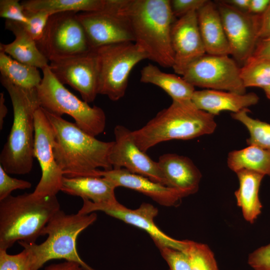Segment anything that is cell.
<instances>
[{
  "label": "cell",
  "mask_w": 270,
  "mask_h": 270,
  "mask_svg": "<svg viewBox=\"0 0 270 270\" xmlns=\"http://www.w3.org/2000/svg\"><path fill=\"white\" fill-rule=\"evenodd\" d=\"M43 110L54 131V156L64 176L101 177L100 170L113 168L110 154L114 141L100 140L75 123Z\"/></svg>",
  "instance_id": "1"
},
{
  "label": "cell",
  "mask_w": 270,
  "mask_h": 270,
  "mask_svg": "<svg viewBox=\"0 0 270 270\" xmlns=\"http://www.w3.org/2000/svg\"><path fill=\"white\" fill-rule=\"evenodd\" d=\"M119 12L127 20L134 42L148 59L164 68L172 67L171 30L175 22L169 0H120Z\"/></svg>",
  "instance_id": "2"
},
{
  "label": "cell",
  "mask_w": 270,
  "mask_h": 270,
  "mask_svg": "<svg viewBox=\"0 0 270 270\" xmlns=\"http://www.w3.org/2000/svg\"><path fill=\"white\" fill-rule=\"evenodd\" d=\"M10 96L13 122L0 154V165L8 174H26L32 170L34 158V114L40 106L36 88L17 86L0 76Z\"/></svg>",
  "instance_id": "3"
},
{
  "label": "cell",
  "mask_w": 270,
  "mask_h": 270,
  "mask_svg": "<svg viewBox=\"0 0 270 270\" xmlns=\"http://www.w3.org/2000/svg\"><path fill=\"white\" fill-rule=\"evenodd\" d=\"M214 116L198 108L192 100L172 101L142 128L132 131L134 140L144 152L161 142L188 140L212 134Z\"/></svg>",
  "instance_id": "4"
},
{
  "label": "cell",
  "mask_w": 270,
  "mask_h": 270,
  "mask_svg": "<svg viewBox=\"0 0 270 270\" xmlns=\"http://www.w3.org/2000/svg\"><path fill=\"white\" fill-rule=\"evenodd\" d=\"M60 210L56 196L24 193L0 200V250H7L20 240L35 243Z\"/></svg>",
  "instance_id": "5"
},
{
  "label": "cell",
  "mask_w": 270,
  "mask_h": 270,
  "mask_svg": "<svg viewBox=\"0 0 270 270\" xmlns=\"http://www.w3.org/2000/svg\"><path fill=\"white\" fill-rule=\"evenodd\" d=\"M97 219L96 213L87 214H66L60 210L44 227L42 236L48 234L40 244L18 241L31 253L30 270H38L47 262L64 259L80 264L84 270H96L86 263L80 256L76 248V240L79 234Z\"/></svg>",
  "instance_id": "6"
},
{
  "label": "cell",
  "mask_w": 270,
  "mask_h": 270,
  "mask_svg": "<svg viewBox=\"0 0 270 270\" xmlns=\"http://www.w3.org/2000/svg\"><path fill=\"white\" fill-rule=\"evenodd\" d=\"M42 71V80L36 88L40 106L58 116H72L80 129L92 136L103 132L106 124L104 110L98 106H90L69 91L55 77L49 65Z\"/></svg>",
  "instance_id": "7"
},
{
  "label": "cell",
  "mask_w": 270,
  "mask_h": 270,
  "mask_svg": "<svg viewBox=\"0 0 270 270\" xmlns=\"http://www.w3.org/2000/svg\"><path fill=\"white\" fill-rule=\"evenodd\" d=\"M95 50L98 60V94L117 101L126 94L134 67L148 56L132 42L106 45Z\"/></svg>",
  "instance_id": "8"
},
{
  "label": "cell",
  "mask_w": 270,
  "mask_h": 270,
  "mask_svg": "<svg viewBox=\"0 0 270 270\" xmlns=\"http://www.w3.org/2000/svg\"><path fill=\"white\" fill-rule=\"evenodd\" d=\"M36 42L38 50L50 62L79 56L93 50L76 12L51 15L42 36Z\"/></svg>",
  "instance_id": "9"
},
{
  "label": "cell",
  "mask_w": 270,
  "mask_h": 270,
  "mask_svg": "<svg viewBox=\"0 0 270 270\" xmlns=\"http://www.w3.org/2000/svg\"><path fill=\"white\" fill-rule=\"evenodd\" d=\"M240 68L228 55L206 54L190 64L182 77L194 86L244 94Z\"/></svg>",
  "instance_id": "10"
},
{
  "label": "cell",
  "mask_w": 270,
  "mask_h": 270,
  "mask_svg": "<svg viewBox=\"0 0 270 270\" xmlns=\"http://www.w3.org/2000/svg\"><path fill=\"white\" fill-rule=\"evenodd\" d=\"M96 211L104 212L110 216L143 230L150 235L158 248L168 247L182 252L185 248L186 240L172 238L156 224L154 220L158 214V210L150 204L142 203L139 208L132 210L126 207L118 200L108 203H94L84 199L78 213L87 214Z\"/></svg>",
  "instance_id": "11"
},
{
  "label": "cell",
  "mask_w": 270,
  "mask_h": 270,
  "mask_svg": "<svg viewBox=\"0 0 270 270\" xmlns=\"http://www.w3.org/2000/svg\"><path fill=\"white\" fill-rule=\"evenodd\" d=\"M120 0H106L104 9L83 12L78 17L92 50L116 43L134 42L130 26L118 12Z\"/></svg>",
  "instance_id": "12"
},
{
  "label": "cell",
  "mask_w": 270,
  "mask_h": 270,
  "mask_svg": "<svg viewBox=\"0 0 270 270\" xmlns=\"http://www.w3.org/2000/svg\"><path fill=\"white\" fill-rule=\"evenodd\" d=\"M34 123V154L40 165L42 176L32 193L40 196H56L64 176L54 156V131L41 107L35 112Z\"/></svg>",
  "instance_id": "13"
},
{
  "label": "cell",
  "mask_w": 270,
  "mask_h": 270,
  "mask_svg": "<svg viewBox=\"0 0 270 270\" xmlns=\"http://www.w3.org/2000/svg\"><path fill=\"white\" fill-rule=\"evenodd\" d=\"M219 10L230 55L242 65L252 54L258 40L260 14L240 10L224 0L216 2Z\"/></svg>",
  "instance_id": "14"
},
{
  "label": "cell",
  "mask_w": 270,
  "mask_h": 270,
  "mask_svg": "<svg viewBox=\"0 0 270 270\" xmlns=\"http://www.w3.org/2000/svg\"><path fill=\"white\" fill-rule=\"evenodd\" d=\"M49 68L62 84L78 91L82 100L93 102L98 94V60L96 50L86 54L51 62Z\"/></svg>",
  "instance_id": "15"
},
{
  "label": "cell",
  "mask_w": 270,
  "mask_h": 270,
  "mask_svg": "<svg viewBox=\"0 0 270 270\" xmlns=\"http://www.w3.org/2000/svg\"><path fill=\"white\" fill-rule=\"evenodd\" d=\"M114 132L115 140L110 154L112 168H123L166 186L158 162L154 161L138 146L132 130L124 126L117 125Z\"/></svg>",
  "instance_id": "16"
},
{
  "label": "cell",
  "mask_w": 270,
  "mask_h": 270,
  "mask_svg": "<svg viewBox=\"0 0 270 270\" xmlns=\"http://www.w3.org/2000/svg\"><path fill=\"white\" fill-rule=\"evenodd\" d=\"M171 44L174 56L172 68L180 75L183 74L190 64L206 54L196 11L175 20L171 30Z\"/></svg>",
  "instance_id": "17"
},
{
  "label": "cell",
  "mask_w": 270,
  "mask_h": 270,
  "mask_svg": "<svg viewBox=\"0 0 270 270\" xmlns=\"http://www.w3.org/2000/svg\"><path fill=\"white\" fill-rule=\"evenodd\" d=\"M100 176L110 180L116 188L122 186L134 190L150 197L161 206H176L184 198L172 188L123 168L102 170Z\"/></svg>",
  "instance_id": "18"
},
{
  "label": "cell",
  "mask_w": 270,
  "mask_h": 270,
  "mask_svg": "<svg viewBox=\"0 0 270 270\" xmlns=\"http://www.w3.org/2000/svg\"><path fill=\"white\" fill-rule=\"evenodd\" d=\"M157 162L166 186L177 190L184 197L198 191L202 175L191 159L168 153L160 156Z\"/></svg>",
  "instance_id": "19"
},
{
  "label": "cell",
  "mask_w": 270,
  "mask_h": 270,
  "mask_svg": "<svg viewBox=\"0 0 270 270\" xmlns=\"http://www.w3.org/2000/svg\"><path fill=\"white\" fill-rule=\"evenodd\" d=\"M191 100L198 108L215 116L222 111L236 113L248 108L258 102L259 97L254 92L240 94L205 89L195 90Z\"/></svg>",
  "instance_id": "20"
},
{
  "label": "cell",
  "mask_w": 270,
  "mask_h": 270,
  "mask_svg": "<svg viewBox=\"0 0 270 270\" xmlns=\"http://www.w3.org/2000/svg\"><path fill=\"white\" fill-rule=\"evenodd\" d=\"M198 26L206 54L230 55V50L216 2L207 0L197 11Z\"/></svg>",
  "instance_id": "21"
},
{
  "label": "cell",
  "mask_w": 270,
  "mask_h": 270,
  "mask_svg": "<svg viewBox=\"0 0 270 270\" xmlns=\"http://www.w3.org/2000/svg\"><path fill=\"white\" fill-rule=\"evenodd\" d=\"M5 27L15 39L10 44H0V51L22 63L43 69L49 64L48 60L38 50L36 42L24 30L22 24L6 20Z\"/></svg>",
  "instance_id": "22"
},
{
  "label": "cell",
  "mask_w": 270,
  "mask_h": 270,
  "mask_svg": "<svg viewBox=\"0 0 270 270\" xmlns=\"http://www.w3.org/2000/svg\"><path fill=\"white\" fill-rule=\"evenodd\" d=\"M115 186L104 177L64 176L60 190L70 195L80 196L94 203L115 202Z\"/></svg>",
  "instance_id": "23"
},
{
  "label": "cell",
  "mask_w": 270,
  "mask_h": 270,
  "mask_svg": "<svg viewBox=\"0 0 270 270\" xmlns=\"http://www.w3.org/2000/svg\"><path fill=\"white\" fill-rule=\"evenodd\" d=\"M236 173L239 184L234 192L237 206L240 208L244 220L253 224L260 214L262 208L259 190L264 176L246 170Z\"/></svg>",
  "instance_id": "24"
},
{
  "label": "cell",
  "mask_w": 270,
  "mask_h": 270,
  "mask_svg": "<svg viewBox=\"0 0 270 270\" xmlns=\"http://www.w3.org/2000/svg\"><path fill=\"white\" fill-rule=\"evenodd\" d=\"M142 82L156 85L164 90L172 101L191 100L196 90L194 86L182 77L161 71L156 66L149 64L140 72Z\"/></svg>",
  "instance_id": "25"
},
{
  "label": "cell",
  "mask_w": 270,
  "mask_h": 270,
  "mask_svg": "<svg viewBox=\"0 0 270 270\" xmlns=\"http://www.w3.org/2000/svg\"><path fill=\"white\" fill-rule=\"evenodd\" d=\"M227 164L234 172L246 170L270 176V151L250 145L242 149L230 152Z\"/></svg>",
  "instance_id": "26"
},
{
  "label": "cell",
  "mask_w": 270,
  "mask_h": 270,
  "mask_svg": "<svg viewBox=\"0 0 270 270\" xmlns=\"http://www.w3.org/2000/svg\"><path fill=\"white\" fill-rule=\"evenodd\" d=\"M38 68L19 62L0 51L1 76L17 86L26 89L36 88L42 80Z\"/></svg>",
  "instance_id": "27"
},
{
  "label": "cell",
  "mask_w": 270,
  "mask_h": 270,
  "mask_svg": "<svg viewBox=\"0 0 270 270\" xmlns=\"http://www.w3.org/2000/svg\"><path fill=\"white\" fill-rule=\"evenodd\" d=\"M106 0H28L21 4L25 10L46 11L54 14L63 12H92L105 7Z\"/></svg>",
  "instance_id": "28"
},
{
  "label": "cell",
  "mask_w": 270,
  "mask_h": 270,
  "mask_svg": "<svg viewBox=\"0 0 270 270\" xmlns=\"http://www.w3.org/2000/svg\"><path fill=\"white\" fill-rule=\"evenodd\" d=\"M248 108L232 113V117L240 122L248 130V146L254 145L270 151V124L250 117Z\"/></svg>",
  "instance_id": "29"
},
{
  "label": "cell",
  "mask_w": 270,
  "mask_h": 270,
  "mask_svg": "<svg viewBox=\"0 0 270 270\" xmlns=\"http://www.w3.org/2000/svg\"><path fill=\"white\" fill-rule=\"evenodd\" d=\"M240 76L246 88L264 89L270 85V60L250 57L240 67Z\"/></svg>",
  "instance_id": "30"
},
{
  "label": "cell",
  "mask_w": 270,
  "mask_h": 270,
  "mask_svg": "<svg viewBox=\"0 0 270 270\" xmlns=\"http://www.w3.org/2000/svg\"><path fill=\"white\" fill-rule=\"evenodd\" d=\"M191 270H220L214 254L206 244L186 240L183 251Z\"/></svg>",
  "instance_id": "31"
},
{
  "label": "cell",
  "mask_w": 270,
  "mask_h": 270,
  "mask_svg": "<svg viewBox=\"0 0 270 270\" xmlns=\"http://www.w3.org/2000/svg\"><path fill=\"white\" fill-rule=\"evenodd\" d=\"M31 260V253L26 248L16 254L0 250V270H30Z\"/></svg>",
  "instance_id": "32"
},
{
  "label": "cell",
  "mask_w": 270,
  "mask_h": 270,
  "mask_svg": "<svg viewBox=\"0 0 270 270\" xmlns=\"http://www.w3.org/2000/svg\"><path fill=\"white\" fill-rule=\"evenodd\" d=\"M27 17V24L22 25L27 33L36 41L39 40L42 36L49 18L52 14L46 11H29L24 10Z\"/></svg>",
  "instance_id": "33"
},
{
  "label": "cell",
  "mask_w": 270,
  "mask_h": 270,
  "mask_svg": "<svg viewBox=\"0 0 270 270\" xmlns=\"http://www.w3.org/2000/svg\"><path fill=\"white\" fill-rule=\"evenodd\" d=\"M0 16L24 24L28 22L24 8L18 0H0Z\"/></svg>",
  "instance_id": "34"
},
{
  "label": "cell",
  "mask_w": 270,
  "mask_h": 270,
  "mask_svg": "<svg viewBox=\"0 0 270 270\" xmlns=\"http://www.w3.org/2000/svg\"><path fill=\"white\" fill-rule=\"evenodd\" d=\"M158 248L169 270H191L188 260L182 252L164 246Z\"/></svg>",
  "instance_id": "35"
},
{
  "label": "cell",
  "mask_w": 270,
  "mask_h": 270,
  "mask_svg": "<svg viewBox=\"0 0 270 270\" xmlns=\"http://www.w3.org/2000/svg\"><path fill=\"white\" fill-rule=\"evenodd\" d=\"M32 184L26 180L10 176L0 165V200L11 194L16 190H25L30 188Z\"/></svg>",
  "instance_id": "36"
},
{
  "label": "cell",
  "mask_w": 270,
  "mask_h": 270,
  "mask_svg": "<svg viewBox=\"0 0 270 270\" xmlns=\"http://www.w3.org/2000/svg\"><path fill=\"white\" fill-rule=\"evenodd\" d=\"M248 264L254 270H270V243L251 252Z\"/></svg>",
  "instance_id": "37"
},
{
  "label": "cell",
  "mask_w": 270,
  "mask_h": 270,
  "mask_svg": "<svg viewBox=\"0 0 270 270\" xmlns=\"http://www.w3.org/2000/svg\"><path fill=\"white\" fill-rule=\"evenodd\" d=\"M207 0H170L171 10L175 18H180L192 12L198 11Z\"/></svg>",
  "instance_id": "38"
},
{
  "label": "cell",
  "mask_w": 270,
  "mask_h": 270,
  "mask_svg": "<svg viewBox=\"0 0 270 270\" xmlns=\"http://www.w3.org/2000/svg\"><path fill=\"white\" fill-rule=\"evenodd\" d=\"M251 56L257 58L270 60V37L258 40Z\"/></svg>",
  "instance_id": "39"
},
{
  "label": "cell",
  "mask_w": 270,
  "mask_h": 270,
  "mask_svg": "<svg viewBox=\"0 0 270 270\" xmlns=\"http://www.w3.org/2000/svg\"><path fill=\"white\" fill-rule=\"evenodd\" d=\"M258 40L270 37V4L266 10L260 14Z\"/></svg>",
  "instance_id": "40"
},
{
  "label": "cell",
  "mask_w": 270,
  "mask_h": 270,
  "mask_svg": "<svg viewBox=\"0 0 270 270\" xmlns=\"http://www.w3.org/2000/svg\"><path fill=\"white\" fill-rule=\"evenodd\" d=\"M270 4V0H250L248 12L254 14H262Z\"/></svg>",
  "instance_id": "41"
},
{
  "label": "cell",
  "mask_w": 270,
  "mask_h": 270,
  "mask_svg": "<svg viewBox=\"0 0 270 270\" xmlns=\"http://www.w3.org/2000/svg\"><path fill=\"white\" fill-rule=\"evenodd\" d=\"M44 270H84L78 264L66 261L62 262L52 264L46 266Z\"/></svg>",
  "instance_id": "42"
},
{
  "label": "cell",
  "mask_w": 270,
  "mask_h": 270,
  "mask_svg": "<svg viewBox=\"0 0 270 270\" xmlns=\"http://www.w3.org/2000/svg\"><path fill=\"white\" fill-rule=\"evenodd\" d=\"M224 2L244 12H248L250 0H226Z\"/></svg>",
  "instance_id": "43"
},
{
  "label": "cell",
  "mask_w": 270,
  "mask_h": 270,
  "mask_svg": "<svg viewBox=\"0 0 270 270\" xmlns=\"http://www.w3.org/2000/svg\"><path fill=\"white\" fill-rule=\"evenodd\" d=\"M5 100L3 92L0 94V130L3 128L4 119L8 112V109L4 104Z\"/></svg>",
  "instance_id": "44"
},
{
  "label": "cell",
  "mask_w": 270,
  "mask_h": 270,
  "mask_svg": "<svg viewBox=\"0 0 270 270\" xmlns=\"http://www.w3.org/2000/svg\"><path fill=\"white\" fill-rule=\"evenodd\" d=\"M264 90L267 98L270 100V85L264 88Z\"/></svg>",
  "instance_id": "45"
}]
</instances>
